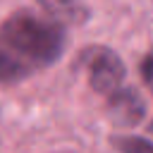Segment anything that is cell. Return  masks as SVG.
Listing matches in <instances>:
<instances>
[{
	"label": "cell",
	"instance_id": "6da1fadb",
	"mask_svg": "<svg viewBox=\"0 0 153 153\" xmlns=\"http://www.w3.org/2000/svg\"><path fill=\"white\" fill-rule=\"evenodd\" d=\"M65 29L36 12L19 10L0 24V86H14L60 60Z\"/></svg>",
	"mask_w": 153,
	"mask_h": 153
},
{
	"label": "cell",
	"instance_id": "7a4b0ae2",
	"mask_svg": "<svg viewBox=\"0 0 153 153\" xmlns=\"http://www.w3.org/2000/svg\"><path fill=\"white\" fill-rule=\"evenodd\" d=\"M81 62L88 74V84L93 86L96 93L108 98L110 110L122 120V122H136L143 115V103L124 84V65L120 55L110 48L93 45L81 53Z\"/></svg>",
	"mask_w": 153,
	"mask_h": 153
},
{
	"label": "cell",
	"instance_id": "3957f363",
	"mask_svg": "<svg viewBox=\"0 0 153 153\" xmlns=\"http://www.w3.org/2000/svg\"><path fill=\"white\" fill-rule=\"evenodd\" d=\"M112 146L120 153H153V143L141 136H112Z\"/></svg>",
	"mask_w": 153,
	"mask_h": 153
},
{
	"label": "cell",
	"instance_id": "277c9868",
	"mask_svg": "<svg viewBox=\"0 0 153 153\" xmlns=\"http://www.w3.org/2000/svg\"><path fill=\"white\" fill-rule=\"evenodd\" d=\"M141 76H143V81L151 86V91H153V53H148L146 57H143V62H141Z\"/></svg>",
	"mask_w": 153,
	"mask_h": 153
}]
</instances>
